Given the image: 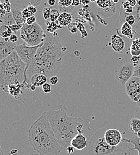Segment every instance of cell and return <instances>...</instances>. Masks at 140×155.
Masks as SVG:
<instances>
[{
    "mask_svg": "<svg viewBox=\"0 0 140 155\" xmlns=\"http://www.w3.org/2000/svg\"><path fill=\"white\" fill-rule=\"evenodd\" d=\"M65 50L56 32L46 34L43 45L26 68L23 82L25 88H31V79L35 74L44 75L49 79L59 74L63 67Z\"/></svg>",
    "mask_w": 140,
    "mask_h": 155,
    "instance_id": "obj_1",
    "label": "cell"
},
{
    "mask_svg": "<svg viewBox=\"0 0 140 155\" xmlns=\"http://www.w3.org/2000/svg\"><path fill=\"white\" fill-rule=\"evenodd\" d=\"M28 141L38 155H59L64 150L56 138L46 112L31 126Z\"/></svg>",
    "mask_w": 140,
    "mask_h": 155,
    "instance_id": "obj_2",
    "label": "cell"
},
{
    "mask_svg": "<svg viewBox=\"0 0 140 155\" xmlns=\"http://www.w3.org/2000/svg\"><path fill=\"white\" fill-rule=\"evenodd\" d=\"M45 112L57 140L66 150L75 136L83 134V119L69 116L63 109H51Z\"/></svg>",
    "mask_w": 140,
    "mask_h": 155,
    "instance_id": "obj_3",
    "label": "cell"
},
{
    "mask_svg": "<svg viewBox=\"0 0 140 155\" xmlns=\"http://www.w3.org/2000/svg\"><path fill=\"white\" fill-rule=\"evenodd\" d=\"M26 64L18 56L16 51L0 62V84L1 91L8 93L10 84L24 81Z\"/></svg>",
    "mask_w": 140,
    "mask_h": 155,
    "instance_id": "obj_4",
    "label": "cell"
},
{
    "mask_svg": "<svg viewBox=\"0 0 140 155\" xmlns=\"http://www.w3.org/2000/svg\"><path fill=\"white\" fill-rule=\"evenodd\" d=\"M106 130L103 127L96 131L89 141L88 155H119L122 147L111 146L106 141L104 133Z\"/></svg>",
    "mask_w": 140,
    "mask_h": 155,
    "instance_id": "obj_5",
    "label": "cell"
},
{
    "mask_svg": "<svg viewBox=\"0 0 140 155\" xmlns=\"http://www.w3.org/2000/svg\"><path fill=\"white\" fill-rule=\"evenodd\" d=\"M21 39L29 46L38 45L44 41L46 34L38 23L29 25L25 23L20 30Z\"/></svg>",
    "mask_w": 140,
    "mask_h": 155,
    "instance_id": "obj_6",
    "label": "cell"
},
{
    "mask_svg": "<svg viewBox=\"0 0 140 155\" xmlns=\"http://www.w3.org/2000/svg\"><path fill=\"white\" fill-rule=\"evenodd\" d=\"M134 66L131 61H126L118 64L115 69V75L121 85L125 86L126 84L133 77Z\"/></svg>",
    "mask_w": 140,
    "mask_h": 155,
    "instance_id": "obj_7",
    "label": "cell"
},
{
    "mask_svg": "<svg viewBox=\"0 0 140 155\" xmlns=\"http://www.w3.org/2000/svg\"><path fill=\"white\" fill-rule=\"evenodd\" d=\"M44 42L36 46H29L26 42H23L21 44H19L16 47L15 51L21 60L26 64V68L29 66V64L35 56L38 50L43 45Z\"/></svg>",
    "mask_w": 140,
    "mask_h": 155,
    "instance_id": "obj_8",
    "label": "cell"
},
{
    "mask_svg": "<svg viewBox=\"0 0 140 155\" xmlns=\"http://www.w3.org/2000/svg\"><path fill=\"white\" fill-rule=\"evenodd\" d=\"M129 98L140 106V78H131L125 85Z\"/></svg>",
    "mask_w": 140,
    "mask_h": 155,
    "instance_id": "obj_9",
    "label": "cell"
},
{
    "mask_svg": "<svg viewBox=\"0 0 140 155\" xmlns=\"http://www.w3.org/2000/svg\"><path fill=\"white\" fill-rule=\"evenodd\" d=\"M19 45L18 43H13L10 41L9 38H1L0 41V60L8 57L11 55Z\"/></svg>",
    "mask_w": 140,
    "mask_h": 155,
    "instance_id": "obj_10",
    "label": "cell"
},
{
    "mask_svg": "<svg viewBox=\"0 0 140 155\" xmlns=\"http://www.w3.org/2000/svg\"><path fill=\"white\" fill-rule=\"evenodd\" d=\"M104 138L111 146H119L123 140L121 133L118 130L115 128L107 130L104 133Z\"/></svg>",
    "mask_w": 140,
    "mask_h": 155,
    "instance_id": "obj_11",
    "label": "cell"
},
{
    "mask_svg": "<svg viewBox=\"0 0 140 155\" xmlns=\"http://www.w3.org/2000/svg\"><path fill=\"white\" fill-rule=\"evenodd\" d=\"M111 46L113 50L117 53H122L125 51L126 44L120 35H113L111 37Z\"/></svg>",
    "mask_w": 140,
    "mask_h": 155,
    "instance_id": "obj_12",
    "label": "cell"
},
{
    "mask_svg": "<svg viewBox=\"0 0 140 155\" xmlns=\"http://www.w3.org/2000/svg\"><path fill=\"white\" fill-rule=\"evenodd\" d=\"M23 88H26L24 83L16 82L12 83L8 86V94L16 99L23 94Z\"/></svg>",
    "mask_w": 140,
    "mask_h": 155,
    "instance_id": "obj_13",
    "label": "cell"
},
{
    "mask_svg": "<svg viewBox=\"0 0 140 155\" xmlns=\"http://www.w3.org/2000/svg\"><path fill=\"white\" fill-rule=\"evenodd\" d=\"M71 146H72L77 150H82L87 146V140L83 134H78L71 141Z\"/></svg>",
    "mask_w": 140,
    "mask_h": 155,
    "instance_id": "obj_14",
    "label": "cell"
},
{
    "mask_svg": "<svg viewBox=\"0 0 140 155\" xmlns=\"http://www.w3.org/2000/svg\"><path fill=\"white\" fill-rule=\"evenodd\" d=\"M48 80L47 77L42 74H35L34 75L31 79V84L32 85L35 86V87H42V85L47 83Z\"/></svg>",
    "mask_w": 140,
    "mask_h": 155,
    "instance_id": "obj_15",
    "label": "cell"
},
{
    "mask_svg": "<svg viewBox=\"0 0 140 155\" xmlns=\"http://www.w3.org/2000/svg\"><path fill=\"white\" fill-rule=\"evenodd\" d=\"M120 32L122 35L130 39H132L134 37L135 32L134 31L132 26H131L127 22H124L122 24L120 28Z\"/></svg>",
    "mask_w": 140,
    "mask_h": 155,
    "instance_id": "obj_16",
    "label": "cell"
},
{
    "mask_svg": "<svg viewBox=\"0 0 140 155\" xmlns=\"http://www.w3.org/2000/svg\"><path fill=\"white\" fill-rule=\"evenodd\" d=\"M123 143H130L134 145V147L131 148L129 147L128 146V148L129 150H136L138 151V155H140V139L137 137V136H134L133 137L129 138V139H127V138H123L122 140ZM129 155L130 154H129Z\"/></svg>",
    "mask_w": 140,
    "mask_h": 155,
    "instance_id": "obj_17",
    "label": "cell"
},
{
    "mask_svg": "<svg viewBox=\"0 0 140 155\" xmlns=\"http://www.w3.org/2000/svg\"><path fill=\"white\" fill-rule=\"evenodd\" d=\"M73 16L69 13H61L58 19L59 25L61 27L68 26L72 23Z\"/></svg>",
    "mask_w": 140,
    "mask_h": 155,
    "instance_id": "obj_18",
    "label": "cell"
},
{
    "mask_svg": "<svg viewBox=\"0 0 140 155\" xmlns=\"http://www.w3.org/2000/svg\"><path fill=\"white\" fill-rule=\"evenodd\" d=\"M99 13L101 16L105 17V18H110L113 16L116 12V7L115 4L113 2L112 6H110L109 8L106 9H100L98 8Z\"/></svg>",
    "mask_w": 140,
    "mask_h": 155,
    "instance_id": "obj_19",
    "label": "cell"
},
{
    "mask_svg": "<svg viewBox=\"0 0 140 155\" xmlns=\"http://www.w3.org/2000/svg\"><path fill=\"white\" fill-rule=\"evenodd\" d=\"M129 130L134 133L137 134L140 131V119L133 117L131 119L129 124Z\"/></svg>",
    "mask_w": 140,
    "mask_h": 155,
    "instance_id": "obj_20",
    "label": "cell"
},
{
    "mask_svg": "<svg viewBox=\"0 0 140 155\" xmlns=\"http://www.w3.org/2000/svg\"><path fill=\"white\" fill-rule=\"evenodd\" d=\"M1 24L6 25L9 26L16 24V21L13 18L12 12L10 13H7L4 16L1 17Z\"/></svg>",
    "mask_w": 140,
    "mask_h": 155,
    "instance_id": "obj_21",
    "label": "cell"
},
{
    "mask_svg": "<svg viewBox=\"0 0 140 155\" xmlns=\"http://www.w3.org/2000/svg\"><path fill=\"white\" fill-rule=\"evenodd\" d=\"M13 31L9 27L6 25H1L0 26V36L2 38H10L12 35Z\"/></svg>",
    "mask_w": 140,
    "mask_h": 155,
    "instance_id": "obj_22",
    "label": "cell"
},
{
    "mask_svg": "<svg viewBox=\"0 0 140 155\" xmlns=\"http://www.w3.org/2000/svg\"><path fill=\"white\" fill-rule=\"evenodd\" d=\"M46 25H47V33H50V34H53L54 32H56L57 30L59 29H62L63 27H61L58 24L56 23V21H48L47 22Z\"/></svg>",
    "mask_w": 140,
    "mask_h": 155,
    "instance_id": "obj_23",
    "label": "cell"
},
{
    "mask_svg": "<svg viewBox=\"0 0 140 155\" xmlns=\"http://www.w3.org/2000/svg\"><path fill=\"white\" fill-rule=\"evenodd\" d=\"M96 3L98 6V8L104 10L112 6L113 2L112 0H98Z\"/></svg>",
    "mask_w": 140,
    "mask_h": 155,
    "instance_id": "obj_24",
    "label": "cell"
},
{
    "mask_svg": "<svg viewBox=\"0 0 140 155\" xmlns=\"http://www.w3.org/2000/svg\"><path fill=\"white\" fill-rule=\"evenodd\" d=\"M129 51L132 56H140V48L134 41H132L129 47Z\"/></svg>",
    "mask_w": 140,
    "mask_h": 155,
    "instance_id": "obj_25",
    "label": "cell"
},
{
    "mask_svg": "<svg viewBox=\"0 0 140 155\" xmlns=\"http://www.w3.org/2000/svg\"><path fill=\"white\" fill-rule=\"evenodd\" d=\"M124 11V10H123ZM123 15L125 16V22H127L128 24H129L131 26L134 25L136 21H137V18L135 15H128L126 14L125 12H123Z\"/></svg>",
    "mask_w": 140,
    "mask_h": 155,
    "instance_id": "obj_26",
    "label": "cell"
},
{
    "mask_svg": "<svg viewBox=\"0 0 140 155\" xmlns=\"http://www.w3.org/2000/svg\"><path fill=\"white\" fill-rule=\"evenodd\" d=\"M77 25L78 29L80 31V34L82 35L81 38H83L87 37L88 34V33H87V32L86 31L85 27L84 26L83 23H80V22H77Z\"/></svg>",
    "mask_w": 140,
    "mask_h": 155,
    "instance_id": "obj_27",
    "label": "cell"
},
{
    "mask_svg": "<svg viewBox=\"0 0 140 155\" xmlns=\"http://www.w3.org/2000/svg\"><path fill=\"white\" fill-rule=\"evenodd\" d=\"M4 8H5L7 13H10L12 12L13 6L10 0H4L3 2H2Z\"/></svg>",
    "mask_w": 140,
    "mask_h": 155,
    "instance_id": "obj_28",
    "label": "cell"
},
{
    "mask_svg": "<svg viewBox=\"0 0 140 155\" xmlns=\"http://www.w3.org/2000/svg\"><path fill=\"white\" fill-rule=\"evenodd\" d=\"M73 0H59L58 7H69L72 5Z\"/></svg>",
    "mask_w": 140,
    "mask_h": 155,
    "instance_id": "obj_29",
    "label": "cell"
},
{
    "mask_svg": "<svg viewBox=\"0 0 140 155\" xmlns=\"http://www.w3.org/2000/svg\"><path fill=\"white\" fill-rule=\"evenodd\" d=\"M60 15V12L58 10H57V9L52 10L51 16H50V21H56V20H58Z\"/></svg>",
    "mask_w": 140,
    "mask_h": 155,
    "instance_id": "obj_30",
    "label": "cell"
},
{
    "mask_svg": "<svg viewBox=\"0 0 140 155\" xmlns=\"http://www.w3.org/2000/svg\"><path fill=\"white\" fill-rule=\"evenodd\" d=\"M51 10L49 7H45L42 10V15L44 19L45 20H48L50 19V16L51 13Z\"/></svg>",
    "mask_w": 140,
    "mask_h": 155,
    "instance_id": "obj_31",
    "label": "cell"
},
{
    "mask_svg": "<svg viewBox=\"0 0 140 155\" xmlns=\"http://www.w3.org/2000/svg\"><path fill=\"white\" fill-rule=\"evenodd\" d=\"M67 27H68V29L70 31V32L72 34H77L78 31L77 25V22H75V23L72 22Z\"/></svg>",
    "mask_w": 140,
    "mask_h": 155,
    "instance_id": "obj_32",
    "label": "cell"
},
{
    "mask_svg": "<svg viewBox=\"0 0 140 155\" xmlns=\"http://www.w3.org/2000/svg\"><path fill=\"white\" fill-rule=\"evenodd\" d=\"M42 91L44 92V93L45 94H49L51 93L52 91V89H51V85L48 83H45L44 84L42 87Z\"/></svg>",
    "mask_w": 140,
    "mask_h": 155,
    "instance_id": "obj_33",
    "label": "cell"
},
{
    "mask_svg": "<svg viewBox=\"0 0 140 155\" xmlns=\"http://www.w3.org/2000/svg\"><path fill=\"white\" fill-rule=\"evenodd\" d=\"M75 7H73V5H71L69 7H59V10H60V12H62L63 13H70V12H73V10L75 9Z\"/></svg>",
    "mask_w": 140,
    "mask_h": 155,
    "instance_id": "obj_34",
    "label": "cell"
},
{
    "mask_svg": "<svg viewBox=\"0 0 140 155\" xmlns=\"http://www.w3.org/2000/svg\"><path fill=\"white\" fill-rule=\"evenodd\" d=\"M22 26H23V25H18V24L16 23V24H15V25H13L10 26L9 27L10 28V29H11V31H13V32L16 34L19 30H21Z\"/></svg>",
    "mask_w": 140,
    "mask_h": 155,
    "instance_id": "obj_35",
    "label": "cell"
},
{
    "mask_svg": "<svg viewBox=\"0 0 140 155\" xmlns=\"http://www.w3.org/2000/svg\"><path fill=\"white\" fill-rule=\"evenodd\" d=\"M48 81H49V84L50 85H56L58 84L59 82V78L58 77H57L56 76H54V77H52L51 78H50L49 79H48Z\"/></svg>",
    "mask_w": 140,
    "mask_h": 155,
    "instance_id": "obj_36",
    "label": "cell"
},
{
    "mask_svg": "<svg viewBox=\"0 0 140 155\" xmlns=\"http://www.w3.org/2000/svg\"><path fill=\"white\" fill-rule=\"evenodd\" d=\"M22 14L24 18H25L26 19H28L31 16H32L33 15L30 13V12L28 10V8H25L23 10H22Z\"/></svg>",
    "mask_w": 140,
    "mask_h": 155,
    "instance_id": "obj_37",
    "label": "cell"
},
{
    "mask_svg": "<svg viewBox=\"0 0 140 155\" xmlns=\"http://www.w3.org/2000/svg\"><path fill=\"white\" fill-rule=\"evenodd\" d=\"M133 77L140 78V62L139 64L135 67Z\"/></svg>",
    "mask_w": 140,
    "mask_h": 155,
    "instance_id": "obj_38",
    "label": "cell"
},
{
    "mask_svg": "<svg viewBox=\"0 0 140 155\" xmlns=\"http://www.w3.org/2000/svg\"><path fill=\"white\" fill-rule=\"evenodd\" d=\"M36 20H37V18L36 17L34 16H32L29 18H28L26 19V23L28 24V25H33L35 23H36Z\"/></svg>",
    "mask_w": 140,
    "mask_h": 155,
    "instance_id": "obj_39",
    "label": "cell"
},
{
    "mask_svg": "<svg viewBox=\"0 0 140 155\" xmlns=\"http://www.w3.org/2000/svg\"><path fill=\"white\" fill-rule=\"evenodd\" d=\"M131 61L133 63L134 67L137 66L140 62V56H132Z\"/></svg>",
    "mask_w": 140,
    "mask_h": 155,
    "instance_id": "obj_40",
    "label": "cell"
},
{
    "mask_svg": "<svg viewBox=\"0 0 140 155\" xmlns=\"http://www.w3.org/2000/svg\"><path fill=\"white\" fill-rule=\"evenodd\" d=\"M28 10L30 12V13L33 15L34 16L35 14L37 13V9L35 7L33 6V5H29L28 7H27Z\"/></svg>",
    "mask_w": 140,
    "mask_h": 155,
    "instance_id": "obj_41",
    "label": "cell"
},
{
    "mask_svg": "<svg viewBox=\"0 0 140 155\" xmlns=\"http://www.w3.org/2000/svg\"><path fill=\"white\" fill-rule=\"evenodd\" d=\"M10 41L13 43H18V37L15 33H13L9 38Z\"/></svg>",
    "mask_w": 140,
    "mask_h": 155,
    "instance_id": "obj_42",
    "label": "cell"
},
{
    "mask_svg": "<svg viewBox=\"0 0 140 155\" xmlns=\"http://www.w3.org/2000/svg\"><path fill=\"white\" fill-rule=\"evenodd\" d=\"M41 2H42V0H33V1L31 0L29 2V5L35 7V6L40 5Z\"/></svg>",
    "mask_w": 140,
    "mask_h": 155,
    "instance_id": "obj_43",
    "label": "cell"
},
{
    "mask_svg": "<svg viewBox=\"0 0 140 155\" xmlns=\"http://www.w3.org/2000/svg\"><path fill=\"white\" fill-rule=\"evenodd\" d=\"M122 9H123V10H126V9H127V8H128L129 7H131L130 5H129V2L127 1H126V0L122 2Z\"/></svg>",
    "mask_w": 140,
    "mask_h": 155,
    "instance_id": "obj_44",
    "label": "cell"
},
{
    "mask_svg": "<svg viewBox=\"0 0 140 155\" xmlns=\"http://www.w3.org/2000/svg\"><path fill=\"white\" fill-rule=\"evenodd\" d=\"M135 17L137 18V21H140V6H138L135 11Z\"/></svg>",
    "mask_w": 140,
    "mask_h": 155,
    "instance_id": "obj_45",
    "label": "cell"
},
{
    "mask_svg": "<svg viewBox=\"0 0 140 155\" xmlns=\"http://www.w3.org/2000/svg\"><path fill=\"white\" fill-rule=\"evenodd\" d=\"M0 13H1V17H2L7 14L6 11L5 10V8H4L2 2L1 3V5H0Z\"/></svg>",
    "mask_w": 140,
    "mask_h": 155,
    "instance_id": "obj_46",
    "label": "cell"
},
{
    "mask_svg": "<svg viewBox=\"0 0 140 155\" xmlns=\"http://www.w3.org/2000/svg\"><path fill=\"white\" fill-rule=\"evenodd\" d=\"M75 149L72 146H69V147H67L66 148V151L67 152H68L69 153L71 154V153H73L74 152Z\"/></svg>",
    "mask_w": 140,
    "mask_h": 155,
    "instance_id": "obj_47",
    "label": "cell"
},
{
    "mask_svg": "<svg viewBox=\"0 0 140 155\" xmlns=\"http://www.w3.org/2000/svg\"><path fill=\"white\" fill-rule=\"evenodd\" d=\"M129 5L131 7H134L137 5V4H138V1L137 0H129Z\"/></svg>",
    "mask_w": 140,
    "mask_h": 155,
    "instance_id": "obj_48",
    "label": "cell"
},
{
    "mask_svg": "<svg viewBox=\"0 0 140 155\" xmlns=\"http://www.w3.org/2000/svg\"><path fill=\"white\" fill-rule=\"evenodd\" d=\"M124 12L126 13V14H128V15H130L131 13H134V8L132 7H129L128 8L124 10Z\"/></svg>",
    "mask_w": 140,
    "mask_h": 155,
    "instance_id": "obj_49",
    "label": "cell"
},
{
    "mask_svg": "<svg viewBox=\"0 0 140 155\" xmlns=\"http://www.w3.org/2000/svg\"><path fill=\"white\" fill-rule=\"evenodd\" d=\"M80 4V0H73L72 1V5H73L75 7H77L78 6H79Z\"/></svg>",
    "mask_w": 140,
    "mask_h": 155,
    "instance_id": "obj_50",
    "label": "cell"
},
{
    "mask_svg": "<svg viewBox=\"0 0 140 155\" xmlns=\"http://www.w3.org/2000/svg\"><path fill=\"white\" fill-rule=\"evenodd\" d=\"M80 4H83V5H88L91 1L90 0H80Z\"/></svg>",
    "mask_w": 140,
    "mask_h": 155,
    "instance_id": "obj_51",
    "label": "cell"
},
{
    "mask_svg": "<svg viewBox=\"0 0 140 155\" xmlns=\"http://www.w3.org/2000/svg\"><path fill=\"white\" fill-rule=\"evenodd\" d=\"M48 3L50 6H54L56 3V0H48Z\"/></svg>",
    "mask_w": 140,
    "mask_h": 155,
    "instance_id": "obj_52",
    "label": "cell"
},
{
    "mask_svg": "<svg viewBox=\"0 0 140 155\" xmlns=\"http://www.w3.org/2000/svg\"><path fill=\"white\" fill-rule=\"evenodd\" d=\"M132 41H134L137 45L138 47L140 48V39L138 38H136L134 40H133Z\"/></svg>",
    "mask_w": 140,
    "mask_h": 155,
    "instance_id": "obj_53",
    "label": "cell"
},
{
    "mask_svg": "<svg viewBox=\"0 0 140 155\" xmlns=\"http://www.w3.org/2000/svg\"><path fill=\"white\" fill-rule=\"evenodd\" d=\"M11 155H18V150L17 149H12L10 151Z\"/></svg>",
    "mask_w": 140,
    "mask_h": 155,
    "instance_id": "obj_54",
    "label": "cell"
},
{
    "mask_svg": "<svg viewBox=\"0 0 140 155\" xmlns=\"http://www.w3.org/2000/svg\"><path fill=\"white\" fill-rule=\"evenodd\" d=\"M112 1H113V2L115 4H117V3H118V2H119V0H112Z\"/></svg>",
    "mask_w": 140,
    "mask_h": 155,
    "instance_id": "obj_55",
    "label": "cell"
},
{
    "mask_svg": "<svg viewBox=\"0 0 140 155\" xmlns=\"http://www.w3.org/2000/svg\"><path fill=\"white\" fill-rule=\"evenodd\" d=\"M137 137H138V138L140 139V131H139L137 133Z\"/></svg>",
    "mask_w": 140,
    "mask_h": 155,
    "instance_id": "obj_56",
    "label": "cell"
},
{
    "mask_svg": "<svg viewBox=\"0 0 140 155\" xmlns=\"http://www.w3.org/2000/svg\"><path fill=\"white\" fill-rule=\"evenodd\" d=\"M98 0H90V1L91 2H97Z\"/></svg>",
    "mask_w": 140,
    "mask_h": 155,
    "instance_id": "obj_57",
    "label": "cell"
},
{
    "mask_svg": "<svg viewBox=\"0 0 140 155\" xmlns=\"http://www.w3.org/2000/svg\"><path fill=\"white\" fill-rule=\"evenodd\" d=\"M138 6H140V0L138 1Z\"/></svg>",
    "mask_w": 140,
    "mask_h": 155,
    "instance_id": "obj_58",
    "label": "cell"
},
{
    "mask_svg": "<svg viewBox=\"0 0 140 155\" xmlns=\"http://www.w3.org/2000/svg\"><path fill=\"white\" fill-rule=\"evenodd\" d=\"M24 1L25 0H18V1ZM16 2V1H15Z\"/></svg>",
    "mask_w": 140,
    "mask_h": 155,
    "instance_id": "obj_59",
    "label": "cell"
},
{
    "mask_svg": "<svg viewBox=\"0 0 140 155\" xmlns=\"http://www.w3.org/2000/svg\"><path fill=\"white\" fill-rule=\"evenodd\" d=\"M126 1H129V0H126Z\"/></svg>",
    "mask_w": 140,
    "mask_h": 155,
    "instance_id": "obj_60",
    "label": "cell"
},
{
    "mask_svg": "<svg viewBox=\"0 0 140 155\" xmlns=\"http://www.w3.org/2000/svg\"><path fill=\"white\" fill-rule=\"evenodd\" d=\"M32 1H33V0H32Z\"/></svg>",
    "mask_w": 140,
    "mask_h": 155,
    "instance_id": "obj_61",
    "label": "cell"
}]
</instances>
